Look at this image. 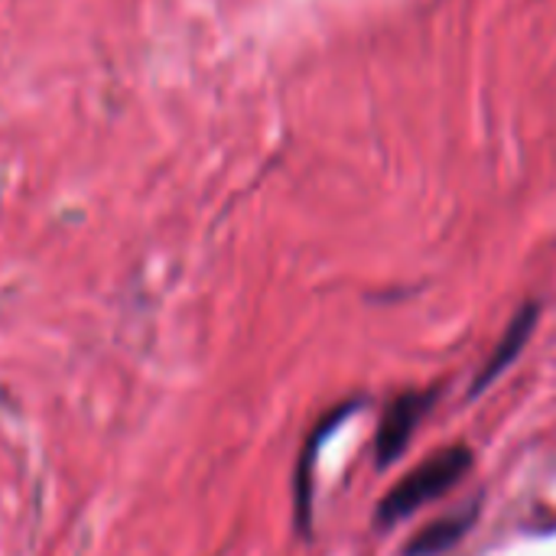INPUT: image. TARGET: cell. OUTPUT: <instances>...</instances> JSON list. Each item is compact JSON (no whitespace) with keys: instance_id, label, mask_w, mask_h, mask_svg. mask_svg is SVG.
I'll return each mask as SVG.
<instances>
[{"instance_id":"obj_4","label":"cell","mask_w":556,"mask_h":556,"mask_svg":"<svg viewBox=\"0 0 556 556\" xmlns=\"http://www.w3.org/2000/svg\"><path fill=\"white\" fill-rule=\"evenodd\" d=\"M352 410H358V404H342L339 410H332V414L316 427V433L306 440V446H303L300 469H296V482H293V489H296V528H300V534H309V482H313V459H316V450H319V443L336 430V424H339L342 417H349Z\"/></svg>"},{"instance_id":"obj_2","label":"cell","mask_w":556,"mask_h":556,"mask_svg":"<svg viewBox=\"0 0 556 556\" xmlns=\"http://www.w3.org/2000/svg\"><path fill=\"white\" fill-rule=\"evenodd\" d=\"M433 397H437L433 391H407V394H397L384 407L381 424H378V437H375V463H378V469H388L407 450V443L417 433V424L433 407Z\"/></svg>"},{"instance_id":"obj_1","label":"cell","mask_w":556,"mask_h":556,"mask_svg":"<svg viewBox=\"0 0 556 556\" xmlns=\"http://www.w3.org/2000/svg\"><path fill=\"white\" fill-rule=\"evenodd\" d=\"M472 469V453L469 446H446L437 450L430 459H424L417 469H410L378 505V525L391 528L404 518H410L414 511H420L424 505L443 498L466 472Z\"/></svg>"},{"instance_id":"obj_3","label":"cell","mask_w":556,"mask_h":556,"mask_svg":"<svg viewBox=\"0 0 556 556\" xmlns=\"http://www.w3.org/2000/svg\"><path fill=\"white\" fill-rule=\"evenodd\" d=\"M538 316H541V306H538V303H525V306L515 313V319L508 323V329H505L502 342L495 345L492 358L485 362V368H482V371H479V378L472 381V388H469V401H472L476 394H482L485 388H492V381H495L498 375H505V368H511V365H515V358L521 355V349H525V345H528V339L534 336Z\"/></svg>"},{"instance_id":"obj_5","label":"cell","mask_w":556,"mask_h":556,"mask_svg":"<svg viewBox=\"0 0 556 556\" xmlns=\"http://www.w3.org/2000/svg\"><path fill=\"white\" fill-rule=\"evenodd\" d=\"M476 515H479V508L469 505V508L459 511V515H446V518L427 525V528L404 547V556H440L443 551H450L453 544H459V541L466 538V531L472 528Z\"/></svg>"}]
</instances>
